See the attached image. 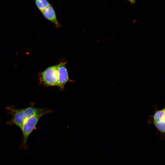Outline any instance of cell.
<instances>
[{
    "label": "cell",
    "instance_id": "obj_1",
    "mask_svg": "<svg viewBox=\"0 0 165 165\" xmlns=\"http://www.w3.org/2000/svg\"><path fill=\"white\" fill-rule=\"evenodd\" d=\"M34 105L33 103H31L28 107L22 109L17 108L13 105L6 107L7 112L12 116L7 124L11 126L16 125L20 128L24 121L30 116L41 114L45 115L51 112L45 108H36Z\"/></svg>",
    "mask_w": 165,
    "mask_h": 165
},
{
    "label": "cell",
    "instance_id": "obj_2",
    "mask_svg": "<svg viewBox=\"0 0 165 165\" xmlns=\"http://www.w3.org/2000/svg\"><path fill=\"white\" fill-rule=\"evenodd\" d=\"M44 115L41 114L32 116L28 117L23 123L20 128L22 133L23 138L20 148L25 150L28 149V146L27 144L28 139L40 118Z\"/></svg>",
    "mask_w": 165,
    "mask_h": 165
},
{
    "label": "cell",
    "instance_id": "obj_3",
    "mask_svg": "<svg viewBox=\"0 0 165 165\" xmlns=\"http://www.w3.org/2000/svg\"><path fill=\"white\" fill-rule=\"evenodd\" d=\"M58 77V64L47 68L38 74L40 85L46 87L57 86Z\"/></svg>",
    "mask_w": 165,
    "mask_h": 165
},
{
    "label": "cell",
    "instance_id": "obj_4",
    "mask_svg": "<svg viewBox=\"0 0 165 165\" xmlns=\"http://www.w3.org/2000/svg\"><path fill=\"white\" fill-rule=\"evenodd\" d=\"M67 63V61H62L58 64L59 77L57 86L61 90L64 89L65 84L70 81L65 66Z\"/></svg>",
    "mask_w": 165,
    "mask_h": 165
},
{
    "label": "cell",
    "instance_id": "obj_5",
    "mask_svg": "<svg viewBox=\"0 0 165 165\" xmlns=\"http://www.w3.org/2000/svg\"><path fill=\"white\" fill-rule=\"evenodd\" d=\"M41 12L44 17L53 23L57 28L61 27V25L57 20L56 13L52 5L50 4Z\"/></svg>",
    "mask_w": 165,
    "mask_h": 165
},
{
    "label": "cell",
    "instance_id": "obj_6",
    "mask_svg": "<svg viewBox=\"0 0 165 165\" xmlns=\"http://www.w3.org/2000/svg\"><path fill=\"white\" fill-rule=\"evenodd\" d=\"M165 108L156 110L154 114L151 116L149 122L153 124L165 121Z\"/></svg>",
    "mask_w": 165,
    "mask_h": 165
},
{
    "label": "cell",
    "instance_id": "obj_7",
    "mask_svg": "<svg viewBox=\"0 0 165 165\" xmlns=\"http://www.w3.org/2000/svg\"><path fill=\"white\" fill-rule=\"evenodd\" d=\"M34 1L37 7L41 12L50 5L47 0H34Z\"/></svg>",
    "mask_w": 165,
    "mask_h": 165
},
{
    "label": "cell",
    "instance_id": "obj_8",
    "mask_svg": "<svg viewBox=\"0 0 165 165\" xmlns=\"http://www.w3.org/2000/svg\"><path fill=\"white\" fill-rule=\"evenodd\" d=\"M129 2L130 3L132 4H134L136 1V0H126Z\"/></svg>",
    "mask_w": 165,
    "mask_h": 165
}]
</instances>
